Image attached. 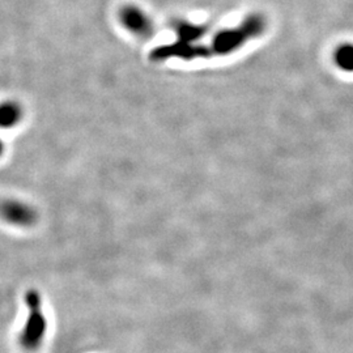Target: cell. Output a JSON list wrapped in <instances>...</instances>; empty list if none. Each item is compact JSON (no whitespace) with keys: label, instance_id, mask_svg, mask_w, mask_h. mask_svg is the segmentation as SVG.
Segmentation results:
<instances>
[{"label":"cell","instance_id":"cell-1","mask_svg":"<svg viewBox=\"0 0 353 353\" xmlns=\"http://www.w3.org/2000/svg\"><path fill=\"white\" fill-rule=\"evenodd\" d=\"M26 318L19 334V344L26 352L38 351L48 335V316L43 309V300L37 290L26 293Z\"/></svg>","mask_w":353,"mask_h":353},{"label":"cell","instance_id":"cell-2","mask_svg":"<svg viewBox=\"0 0 353 353\" xmlns=\"http://www.w3.org/2000/svg\"><path fill=\"white\" fill-rule=\"evenodd\" d=\"M0 220L19 229L34 227L39 220L37 208L23 199H4L0 202Z\"/></svg>","mask_w":353,"mask_h":353},{"label":"cell","instance_id":"cell-3","mask_svg":"<svg viewBox=\"0 0 353 353\" xmlns=\"http://www.w3.org/2000/svg\"><path fill=\"white\" fill-rule=\"evenodd\" d=\"M119 21L135 37H148L153 32L151 17L138 6L127 4L119 11Z\"/></svg>","mask_w":353,"mask_h":353},{"label":"cell","instance_id":"cell-4","mask_svg":"<svg viewBox=\"0 0 353 353\" xmlns=\"http://www.w3.org/2000/svg\"><path fill=\"white\" fill-rule=\"evenodd\" d=\"M26 118V109L17 100L0 101V131H11L20 126Z\"/></svg>","mask_w":353,"mask_h":353},{"label":"cell","instance_id":"cell-5","mask_svg":"<svg viewBox=\"0 0 353 353\" xmlns=\"http://www.w3.org/2000/svg\"><path fill=\"white\" fill-rule=\"evenodd\" d=\"M334 59L335 63L338 64V67L343 71L353 72V45H341V48H338V50L335 51Z\"/></svg>","mask_w":353,"mask_h":353},{"label":"cell","instance_id":"cell-6","mask_svg":"<svg viewBox=\"0 0 353 353\" xmlns=\"http://www.w3.org/2000/svg\"><path fill=\"white\" fill-rule=\"evenodd\" d=\"M6 141L3 139V137L0 135V159L4 156V153H6Z\"/></svg>","mask_w":353,"mask_h":353}]
</instances>
